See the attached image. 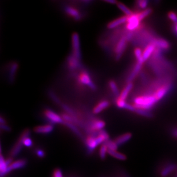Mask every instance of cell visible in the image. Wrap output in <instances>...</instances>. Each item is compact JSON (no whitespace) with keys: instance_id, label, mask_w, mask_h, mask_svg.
Returning a JSON list of instances; mask_svg holds the SVG:
<instances>
[{"instance_id":"obj_1","label":"cell","mask_w":177,"mask_h":177,"mask_svg":"<svg viewBox=\"0 0 177 177\" xmlns=\"http://www.w3.org/2000/svg\"><path fill=\"white\" fill-rule=\"evenodd\" d=\"M157 101H158L154 95L138 97L135 98L134 100V106L136 109L149 110L153 107Z\"/></svg>"},{"instance_id":"obj_2","label":"cell","mask_w":177,"mask_h":177,"mask_svg":"<svg viewBox=\"0 0 177 177\" xmlns=\"http://www.w3.org/2000/svg\"><path fill=\"white\" fill-rule=\"evenodd\" d=\"M31 131L29 129H26L21 134L20 137H19L16 143L14 145L10 151V158L16 157L17 155L20 153L24 145V141L26 138L29 137L31 135Z\"/></svg>"},{"instance_id":"obj_3","label":"cell","mask_w":177,"mask_h":177,"mask_svg":"<svg viewBox=\"0 0 177 177\" xmlns=\"http://www.w3.org/2000/svg\"><path fill=\"white\" fill-rule=\"evenodd\" d=\"M71 43H72V55L79 60H81L80 40L79 35L77 33H73L71 36Z\"/></svg>"},{"instance_id":"obj_4","label":"cell","mask_w":177,"mask_h":177,"mask_svg":"<svg viewBox=\"0 0 177 177\" xmlns=\"http://www.w3.org/2000/svg\"><path fill=\"white\" fill-rule=\"evenodd\" d=\"M78 82L82 85L87 86L91 90L95 91L97 89V85L93 81L89 73L86 71H83L80 73L78 77Z\"/></svg>"},{"instance_id":"obj_5","label":"cell","mask_w":177,"mask_h":177,"mask_svg":"<svg viewBox=\"0 0 177 177\" xmlns=\"http://www.w3.org/2000/svg\"><path fill=\"white\" fill-rule=\"evenodd\" d=\"M44 115L47 120L52 124H64V121L61 115L54 112L50 109H46L44 111Z\"/></svg>"},{"instance_id":"obj_6","label":"cell","mask_w":177,"mask_h":177,"mask_svg":"<svg viewBox=\"0 0 177 177\" xmlns=\"http://www.w3.org/2000/svg\"><path fill=\"white\" fill-rule=\"evenodd\" d=\"M127 42L128 41L127 40L126 36L122 37L117 42L115 48V53L116 55L115 57L117 60H119L121 56L123 55L125 49L126 48Z\"/></svg>"},{"instance_id":"obj_7","label":"cell","mask_w":177,"mask_h":177,"mask_svg":"<svg viewBox=\"0 0 177 177\" xmlns=\"http://www.w3.org/2000/svg\"><path fill=\"white\" fill-rule=\"evenodd\" d=\"M140 22L141 21L138 19V13L137 14L134 13L131 16L128 17L127 24L126 26V28L130 32H133L139 27Z\"/></svg>"},{"instance_id":"obj_8","label":"cell","mask_w":177,"mask_h":177,"mask_svg":"<svg viewBox=\"0 0 177 177\" xmlns=\"http://www.w3.org/2000/svg\"><path fill=\"white\" fill-rule=\"evenodd\" d=\"M27 164V161L26 159H19L18 161H15L13 162L11 165H10L8 167L7 170L5 171L4 173L2 174H0L1 177H5L8 173H10L12 170H17V169H22L25 167V166Z\"/></svg>"},{"instance_id":"obj_9","label":"cell","mask_w":177,"mask_h":177,"mask_svg":"<svg viewBox=\"0 0 177 177\" xmlns=\"http://www.w3.org/2000/svg\"><path fill=\"white\" fill-rule=\"evenodd\" d=\"M67 65L69 70L74 71L77 69L81 68L82 64L81 61L79 60L72 55H70L67 58Z\"/></svg>"},{"instance_id":"obj_10","label":"cell","mask_w":177,"mask_h":177,"mask_svg":"<svg viewBox=\"0 0 177 177\" xmlns=\"http://www.w3.org/2000/svg\"><path fill=\"white\" fill-rule=\"evenodd\" d=\"M65 12L69 16L71 17L76 21H79L82 19V16L77 9L69 5H67L64 7Z\"/></svg>"},{"instance_id":"obj_11","label":"cell","mask_w":177,"mask_h":177,"mask_svg":"<svg viewBox=\"0 0 177 177\" xmlns=\"http://www.w3.org/2000/svg\"><path fill=\"white\" fill-rule=\"evenodd\" d=\"M177 170V163L170 162L165 165V166L162 169L160 172V176L161 177H167Z\"/></svg>"},{"instance_id":"obj_12","label":"cell","mask_w":177,"mask_h":177,"mask_svg":"<svg viewBox=\"0 0 177 177\" xmlns=\"http://www.w3.org/2000/svg\"><path fill=\"white\" fill-rule=\"evenodd\" d=\"M19 67V65L17 62H13L10 65L8 72V80L10 83H13L14 82Z\"/></svg>"},{"instance_id":"obj_13","label":"cell","mask_w":177,"mask_h":177,"mask_svg":"<svg viewBox=\"0 0 177 177\" xmlns=\"http://www.w3.org/2000/svg\"><path fill=\"white\" fill-rule=\"evenodd\" d=\"M53 130H54V126L52 125H46L35 127L33 129V131L35 133L37 134H48L52 133Z\"/></svg>"},{"instance_id":"obj_14","label":"cell","mask_w":177,"mask_h":177,"mask_svg":"<svg viewBox=\"0 0 177 177\" xmlns=\"http://www.w3.org/2000/svg\"><path fill=\"white\" fill-rule=\"evenodd\" d=\"M110 105V103L107 100H103L99 102L94 108L93 109V112L94 114H98L101 113L105 109L109 108Z\"/></svg>"},{"instance_id":"obj_15","label":"cell","mask_w":177,"mask_h":177,"mask_svg":"<svg viewBox=\"0 0 177 177\" xmlns=\"http://www.w3.org/2000/svg\"><path fill=\"white\" fill-rule=\"evenodd\" d=\"M127 19H128V17L126 16L121 17L119 18H117V19L109 22L107 25V27L109 29L115 28L117 27H119V25L123 24L125 23H127Z\"/></svg>"},{"instance_id":"obj_16","label":"cell","mask_w":177,"mask_h":177,"mask_svg":"<svg viewBox=\"0 0 177 177\" xmlns=\"http://www.w3.org/2000/svg\"><path fill=\"white\" fill-rule=\"evenodd\" d=\"M85 144L88 148V152L90 153H92L98 146L95 137H93V136H89L87 138L86 141H85Z\"/></svg>"},{"instance_id":"obj_17","label":"cell","mask_w":177,"mask_h":177,"mask_svg":"<svg viewBox=\"0 0 177 177\" xmlns=\"http://www.w3.org/2000/svg\"><path fill=\"white\" fill-rule=\"evenodd\" d=\"M143 64V63L137 61V63L133 69V71L130 73V76L127 78V83L132 82V81L135 78V77L137 76V75L141 71Z\"/></svg>"},{"instance_id":"obj_18","label":"cell","mask_w":177,"mask_h":177,"mask_svg":"<svg viewBox=\"0 0 177 177\" xmlns=\"http://www.w3.org/2000/svg\"><path fill=\"white\" fill-rule=\"evenodd\" d=\"M169 89H170V85H165L164 86H162L160 88L158 89L154 95L156 97L157 101H159L165 97L167 94V93L169 92Z\"/></svg>"},{"instance_id":"obj_19","label":"cell","mask_w":177,"mask_h":177,"mask_svg":"<svg viewBox=\"0 0 177 177\" xmlns=\"http://www.w3.org/2000/svg\"><path fill=\"white\" fill-rule=\"evenodd\" d=\"M132 137H133V135L131 133H126V134L121 135L119 137H117L115 140V142H116V143L118 146H121V145H123L127 142L130 141Z\"/></svg>"},{"instance_id":"obj_20","label":"cell","mask_w":177,"mask_h":177,"mask_svg":"<svg viewBox=\"0 0 177 177\" xmlns=\"http://www.w3.org/2000/svg\"><path fill=\"white\" fill-rule=\"evenodd\" d=\"M105 126V123L103 121L101 120H94L91 123V130L93 131H100L103 130Z\"/></svg>"},{"instance_id":"obj_21","label":"cell","mask_w":177,"mask_h":177,"mask_svg":"<svg viewBox=\"0 0 177 177\" xmlns=\"http://www.w3.org/2000/svg\"><path fill=\"white\" fill-rule=\"evenodd\" d=\"M155 48H156V45L153 43L146 47L144 51L143 52V58L144 61L147 60L149 59L150 56L151 55V54L154 52Z\"/></svg>"},{"instance_id":"obj_22","label":"cell","mask_w":177,"mask_h":177,"mask_svg":"<svg viewBox=\"0 0 177 177\" xmlns=\"http://www.w3.org/2000/svg\"><path fill=\"white\" fill-rule=\"evenodd\" d=\"M133 83L132 82L131 83H128L127 85H126L125 88L123 89V91H121V93L120 94V96L118 97L119 99H121V100L125 101L127 97L129 95V93H130V91L132 90L133 88Z\"/></svg>"},{"instance_id":"obj_23","label":"cell","mask_w":177,"mask_h":177,"mask_svg":"<svg viewBox=\"0 0 177 177\" xmlns=\"http://www.w3.org/2000/svg\"><path fill=\"white\" fill-rule=\"evenodd\" d=\"M153 43L156 45V47L162 49H168L170 47L169 42L163 39L157 40Z\"/></svg>"},{"instance_id":"obj_24","label":"cell","mask_w":177,"mask_h":177,"mask_svg":"<svg viewBox=\"0 0 177 177\" xmlns=\"http://www.w3.org/2000/svg\"><path fill=\"white\" fill-rule=\"evenodd\" d=\"M108 154L111 156L121 161H125L127 159V156L122 153L117 152V151H113L108 150Z\"/></svg>"},{"instance_id":"obj_25","label":"cell","mask_w":177,"mask_h":177,"mask_svg":"<svg viewBox=\"0 0 177 177\" xmlns=\"http://www.w3.org/2000/svg\"><path fill=\"white\" fill-rule=\"evenodd\" d=\"M109 85L113 95L117 97V98H118L120 96L121 93H119V89H118L116 82L113 80H109Z\"/></svg>"},{"instance_id":"obj_26","label":"cell","mask_w":177,"mask_h":177,"mask_svg":"<svg viewBox=\"0 0 177 177\" xmlns=\"http://www.w3.org/2000/svg\"><path fill=\"white\" fill-rule=\"evenodd\" d=\"M64 125L66 126L67 127H68L69 129H70L73 133H75L77 137H80V138L82 137V134L80 131V130L78 129V128L75 125V124L71 123L65 122L64 121Z\"/></svg>"},{"instance_id":"obj_27","label":"cell","mask_w":177,"mask_h":177,"mask_svg":"<svg viewBox=\"0 0 177 177\" xmlns=\"http://www.w3.org/2000/svg\"><path fill=\"white\" fill-rule=\"evenodd\" d=\"M117 5V6L118 7V8L119 9L121 10L124 13L126 16H131L132 14H134V13L129 8H127L124 4L118 2Z\"/></svg>"},{"instance_id":"obj_28","label":"cell","mask_w":177,"mask_h":177,"mask_svg":"<svg viewBox=\"0 0 177 177\" xmlns=\"http://www.w3.org/2000/svg\"><path fill=\"white\" fill-rule=\"evenodd\" d=\"M9 166V165L8 164L6 161L5 160L2 155L1 154L0 158V171H1L0 174H2L3 173H4Z\"/></svg>"},{"instance_id":"obj_29","label":"cell","mask_w":177,"mask_h":177,"mask_svg":"<svg viewBox=\"0 0 177 177\" xmlns=\"http://www.w3.org/2000/svg\"><path fill=\"white\" fill-rule=\"evenodd\" d=\"M135 113L141 116L146 117L147 118H151L153 117V113L150 112L149 110H145V109H136Z\"/></svg>"},{"instance_id":"obj_30","label":"cell","mask_w":177,"mask_h":177,"mask_svg":"<svg viewBox=\"0 0 177 177\" xmlns=\"http://www.w3.org/2000/svg\"><path fill=\"white\" fill-rule=\"evenodd\" d=\"M152 13V9L151 8H147L145 10H143L142 12L139 13H138V19L140 21L143 20L146 17L149 16Z\"/></svg>"},{"instance_id":"obj_31","label":"cell","mask_w":177,"mask_h":177,"mask_svg":"<svg viewBox=\"0 0 177 177\" xmlns=\"http://www.w3.org/2000/svg\"><path fill=\"white\" fill-rule=\"evenodd\" d=\"M103 144H105L109 150H111L113 151H117V150L118 149V145H117L115 141L109 140L105 142Z\"/></svg>"},{"instance_id":"obj_32","label":"cell","mask_w":177,"mask_h":177,"mask_svg":"<svg viewBox=\"0 0 177 177\" xmlns=\"http://www.w3.org/2000/svg\"><path fill=\"white\" fill-rule=\"evenodd\" d=\"M108 148L105 145L103 144L101 146V148L99 149V157L101 158V159L104 160L106 158V155L108 154Z\"/></svg>"},{"instance_id":"obj_33","label":"cell","mask_w":177,"mask_h":177,"mask_svg":"<svg viewBox=\"0 0 177 177\" xmlns=\"http://www.w3.org/2000/svg\"><path fill=\"white\" fill-rule=\"evenodd\" d=\"M134 54H135V56L137 59V61L144 63L145 61H144L143 58V52L141 50V49L139 48L135 49Z\"/></svg>"},{"instance_id":"obj_34","label":"cell","mask_w":177,"mask_h":177,"mask_svg":"<svg viewBox=\"0 0 177 177\" xmlns=\"http://www.w3.org/2000/svg\"><path fill=\"white\" fill-rule=\"evenodd\" d=\"M63 119L64 120L65 122H68V123H75V121L74 119L71 115H69L67 113H63L61 115Z\"/></svg>"},{"instance_id":"obj_35","label":"cell","mask_w":177,"mask_h":177,"mask_svg":"<svg viewBox=\"0 0 177 177\" xmlns=\"http://www.w3.org/2000/svg\"><path fill=\"white\" fill-rule=\"evenodd\" d=\"M129 103H127L126 101L123 100H121L119 98H117V101H116V105L117 107L120 109H126L127 105Z\"/></svg>"},{"instance_id":"obj_36","label":"cell","mask_w":177,"mask_h":177,"mask_svg":"<svg viewBox=\"0 0 177 177\" xmlns=\"http://www.w3.org/2000/svg\"><path fill=\"white\" fill-rule=\"evenodd\" d=\"M138 4L140 8L145 10L147 9V7L148 6L149 1L147 0H141L138 1Z\"/></svg>"},{"instance_id":"obj_37","label":"cell","mask_w":177,"mask_h":177,"mask_svg":"<svg viewBox=\"0 0 177 177\" xmlns=\"http://www.w3.org/2000/svg\"><path fill=\"white\" fill-rule=\"evenodd\" d=\"M168 16H169V19L174 22V24H177V15L175 13L170 12L168 14Z\"/></svg>"},{"instance_id":"obj_38","label":"cell","mask_w":177,"mask_h":177,"mask_svg":"<svg viewBox=\"0 0 177 177\" xmlns=\"http://www.w3.org/2000/svg\"><path fill=\"white\" fill-rule=\"evenodd\" d=\"M49 95L50 97L52 98V99L53 101H55L56 103L57 104L60 105V101H59V98L57 97L56 95L54 93H53L52 91H49Z\"/></svg>"},{"instance_id":"obj_39","label":"cell","mask_w":177,"mask_h":177,"mask_svg":"<svg viewBox=\"0 0 177 177\" xmlns=\"http://www.w3.org/2000/svg\"><path fill=\"white\" fill-rule=\"evenodd\" d=\"M24 145L27 147H31L33 146V141L29 137H28L26 138L24 141Z\"/></svg>"},{"instance_id":"obj_40","label":"cell","mask_w":177,"mask_h":177,"mask_svg":"<svg viewBox=\"0 0 177 177\" xmlns=\"http://www.w3.org/2000/svg\"><path fill=\"white\" fill-rule=\"evenodd\" d=\"M53 177H63L60 169H55L53 173Z\"/></svg>"},{"instance_id":"obj_41","label":"cell","mask_w":177,"mask_h":177,"mask_svg":"<svg viewBox=\"0 0 177 177\" xmlns=\"http://www.w3.org/2000/svg\"><path fill=\"white\" fill-rule=\"evenodd\" d=\"M36 154L37 156L40 158H43L45 156V153L44 151L41 150V149L36 150Z\"/></svg>"},{"instance_id":"obj_42","label":"cell","mask_w":177,"mask_h":177,"mask_svg":"<svg viewBox=\"0 0 177 177\" xmlns=\"http://www.w3.org/2000/svg\"><path fill=\"white\" fill-rule=\"evenodd\" d=\"M1 127V129L4 130L5 131H6V132H10L11 131V127H9V126L6 125V124H5V125H1L0 126Z\"/></svg>"},{"instance_id":"obj_43","label":"cell","mask_w":177,"mask_h":177,"mask_svg":"<svg viewBox=\"0 0 177 177\" xmlns=\"http://www.w3.org/2000/svg\"><path fill=\"white\" fill-rule=\"evenodd\" d=\"M171 134L173 135V137L177 138V128L172 129L171 131Z\"/></svg>"},{"instance_id":"obj_44","label":"cell","mask_w":177,"mask_h":177,"mask_svg":"<svg viewBox=\"0 0 177 177\" xmlns=\"http://www.w3.org/2000/svg\"><path fill=\"white\" fill-rule=\"evenodd\" d=\"M105 2H107V3H108V4H111L113 5H117V1H115V0H105L104 1Z\"/></svg>"},{"instance_id":"obj_45","label":"cell","mask_w":177,"mask_h":177,"mask_svg":"<svg viewBox=\"0 0 177 177\" xmlns=\"http://www.w3.org/2000/svg\"><path fill=\"white\" fill-rule=\"evenodd\" d=\"M0 123H1V125L6 124V121H5L4 119L2 117H0Z\"/></svg>"},{"instance_id":"obj_46","label":"cell","mask_w":177,"mask_h":177,"mask_svg":"<svg viewBox=\"0 0 177 177\" xmlns=\"http://www.w3.org/2000/svg\"><path fill=\"white\" fill-rule=\"evenodd\" d=\"M174 31H175V33L177 34V24L175 25V29H174Z\"/></svg>"},{"instance_id":"obj_47","label":"cell","mask_w":177,"mask_h":177,"mask_svg":"<svg viewBox=\"0 0 177 177\" xmlns=\"http://www.w3.org/2000/svg\"></svg>"}]
</instances>
